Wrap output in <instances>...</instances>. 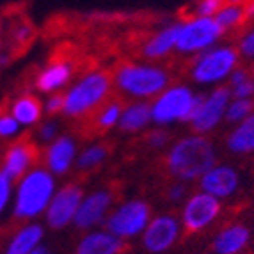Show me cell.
<instances>
[{"label": "cell", "instance_id": "35", "mask_svg": "<svg viewBox=\"0 0 254 254\" xmlns=\"http://www.w3.org/2000/svg\"><path fill=\"white\" fill-rule=\"evenodd\" d=\"M231 91V98H246V100H253L254 96V78L251 76L249 80L242 82L238 85H233L229 87Z\"/></svg>", "mask_w": 254, "mask_h": 254}, {"label": "cell", "instance_id": "33", "mask_svg": "<svg viewBox=\"0 0 254 254\" xmlns=\"http://www.w3.org/2000/svg\"><path fill=\"white\" fill-rule=\"evenodd\" d=\"M238 54L246 59H254V29L247 30L238 41Z\"/></svg>", "mask_w": 254, "mask_h": 254}, {"label": "cell", "instance_id": "6", "mask_svg": "<svg viewBox=\"0 0 254 254\" xmlns=\"http://www.w3.org/2000/svg\"><path fill=\"white\" fill-rule=\"evenodd\" d=\"M240 54L233 47H212L195 55L192 63V80L199 85H220L238 68Z\"/></svg>", "mask_w": 254, "mask_h": 254}, {"label": "cell", "instance_id": "34", "mask_svg": "<svg viewBox=\"0 0 254 254\" xmlns=\"http://www.w3.org/2000/svg\"><path fill=\"white\" fill-rule=\"evenodd\" d=\"M38 135L43 142H48V144H50L52 140H55L59 137V127H57L55 121H43V123L39 125Z\"/></svg>", "mask_w": 254, "mask_h": 254}, {"label": "cell", "instance_id": "42", "mask_svg": "<svg viewBox=\"0 0 254 254\" xmlns=\"http://www.w3.org/2000/svg\"><path fill=\"white\" fill-rule=\"evenodd\" d=\"M30 254H50V253H48V249L45 246H39V247H36Z\"/></svg>", "mask_w": 254, "mask_h": 254}, {"label": "cell", "instance_id": "39", "mask_svg": "<svg viewBox=\"0 0 254 254\" xmlns=\"http://www.w3.org/2000/svg\"><path fill=\"white\" fill-rule=\"evenodd\" d=\"M30 38V27L29 25H20L14 29V39L18 43H25Z\"/></svg>", "mask_w": 254, "mask_h": 254}, {"label": "cell", "instance_id": "11", "mask_svg": "<svg viewBox=\"0 0 254 254\" xmlns=\"http://www.w3.org/2000/svg\"><path fill=\"white\" fill-rule=\"evenodd\" d=\"M182 233V222L174 215L162 213L151 217L142 233V247L149 254H164L178 242Z\"/></svg>", "mask_w": 254, "mask_h": 254}, {"label": "cell", "instance_id": "1", "mask_svg": "<svg viewBox=\"0 0 254 254\" xmlns=\"http://www.w3.org/2000/svg\"><path fill=\"white\" fill-rule=\"evenodd\" d=\"M167 171L178 182H197L217 164L215 144L206 135L190 133L178 139L167 151Z\"/></svg>", "mask_w": 254, "mask_h": 254}, {"label": "cell", "instance_id": "41", "mask_svg": "<svg viewBox=\"0 0 254 254\" xmlns=\"http://www.w3.org/2000/svg\"><path fill=\"white\" fill-rule=\"evenodd\" d=\"M7 59H9V55L5 54L4 48H0V69H2L5 64H7Z\"/></svg>", "mask_w": 254, "mask_h": 254}, {"label": "cell", "instance_id": "28", "mask_svg": "<svg viewBox=\"0 0 254 254\" xmlns=\"http://www.w3.org/2000/svg\"><path fill=\"white\" fill-rule=\"evenodd\" d=\"M121 110L123 107L119 105V103H109L105 105L102 110H100V114H98V127L102 128H114L119 125V118H121Z\"/></svg>", "mask_w": 254, "mask_h": 254}, {"label": "cell", "instance_id": "25", "mask_svg": "<svg viewBox=\"0 0 254 254\" xmlns=\"http://www.w3.org/2000/svg\"><path fill=\"white\" fill-rule=\"evenodd\" d=\"M107 148L103 144H91L85 149H82L76 157V167L82 171H89L96 165L103 164L107 158Z\"/></svg>", "mask_w": 254, "mask_h": 254}, {"label": "cell", "instance_id": "17", "mask_svg": "<svg viewBox=\"0 0 254 254\" xmlns=\"http://www.w3.org/2000/svg\"><path fill=\"white\" fill-rule=\"evenodd\" d=\"M123 240H119L107 229H91L76 244L75 254H119Z\"/></svg>", "mask_w": 254, "mask_h": 254}, {"label": "cell", "instance_id": "29", "mask_svg": "<svg viewBox=\"0 0 254 254\" xmlns=\"http://www.w3.org/2000/svg\"><path fill=\"white\" fill-rule=\"evenodd\" d=\"M20 123L13 118L11 112L0 114V139H13L20 133Z\"/></svg>", "mask_w": 254, "mask_h": 254}, {"label": "cell", "instance_id": "10", "mask_svg": "<svg viewBox=\"0 0 254 254\" xmlns=\"http://www.w3.org/2000/svg\"><path fill=\"white\" fill-rule=\"evenodd\" d=\"M219 213L220 201L215 199L213 195L199 190L185 201L180 222H182V228H185L187 231L197 233V231L206 229L208 226H212L219 217Z\"/></svg>", "mask_w": 254, "mask_h": 254}, {"label": "cell", "instance_id": "43", "mask_svg": "<svg viewBox=\"0 0 254 254\" xmlns=\"http://www.w3.org/2000/svg\"><path fill=\"white\" fill-rule=\"evenodd\" d=\"M226 4H235V5H242L244 2H247V0H224Z\"/></svg>", "mask_w": 254, "mask_h": 254}, {"label": "cell", "instance_id": "22", "mask_svg": "<svg viewBox=\"0 0 254 254\" xmlns=\"http://www.w3.org/2000/svg\"><path fill=\"white\" fill-rule=\"evenodd\" d=\"M226 148L233 155L254 153V112L238 125H233L226 137Z\"/></svg>", "mask_w": 254, "mask_h": 254}, {"label": "cell", "instance_id": "31", "mask_svg": "<svg viewBox=\"0 0 254 254\" xmlns=\"http://www.w3.org/2000/svg\"><path fill=\"white\" fill-rule=\"evenodd\" d=\"M224 0H199L195 5V16L215 18V14L224 7Z\"/></svg>", "mask_w": 254, "mask_h": 254}, {"label": "cell", "instance_id": "9", "mask_svg": "<svg viewBox=\"0 0 254 254\" xmlns=\"http://www.w3.org/2000/svg\"><path fill=\"white\" fill-rule=\"evenodd\" d=\"M231 102V91L228 85H217L210 93L199 94L197 105L192 114L190 125L194 133L206 135L226 119V109Z\"/></svg>", "mask_w": 254, "mask_h": 254}, {"label": "cell", "instance_id": "24", "mask_svg": "<svg viewBox=\"0 0 254 254\" xmlns=\"http://www.w3.org/2000/svg\"><path fill=\"white\" fill-rule=\"evenodd\" d=\"M11 114L16 119L20 127H34L39 123L43 114V105L32 94H23L16 98L11 105Z\"/></svg>", "mask_w": 254, "mask_h": 254}, {"label": "cell", "instance_id": "13", "mask_svg": "<svg viewBox=\"0 0 254 254\" xmlns=\"http://www.w3.org/2000/svg\"><path fill=\"white\" fill-rule=\"evenodd\" d=\"M110 206H112V194L105 189L84 194L73 226L82 231L96 229V226L105 222L107 215L110 213Z\"/></svg>", "mask_w": 254, "mask_h": 254}, {"label": "cell", "instance_id": "36", "mask_svg": "<svg viewBox=\"0 0 254 254\" xmlns=\"http://www.w3.org/2000/svg\"><path fill=\"white\" fill-rule=\"evenodd\" d=\"M64 107V96L63 94H50V96L45 100V112L47 114H57V112H63Z\"/></svg>", "mask_w": 254, "mask_h": 254}, {"label": "cell", "instance_id": "26", "mask_svg": "<svg viewBox=\"0 0 254 254\" xmlns=\"http://www.w3.org/2000/svg\"><path fill=\"white\" fill-rule=\"evenodd\" d=\"M254 112V100L246 98H231L228 109H226V121L231 125H238Z\"/></svg>", "mask_w": 254, "mask_h": 254}, {"label": "cell", "instance_id": "27", "mask_svg": "<svg viewBox=\"0 0 254 254\" xmlns=\"http://www.w3.org/2000/svg\"><path fill=\"white\" fill-rule=\"evenodd\" d=\"M244 20H246V11H244L242 5H235V4H224V7L215 14V21L222 27L224 32L240 25Z\"/></svg>", "mask_w": 254, "mask_h": 254}, {"label": "cell", "instance_id": "20", "mask_svg": "<svg viewBox=\"0 0 254 254\" xmlns=\"http://www.w3.org/2000/svg\"><path fill=\"white\" fill-rule=\"evenodd\" d=\"M43 238H45V228L38 222H29L13 235L4 254H30L36 247L41 246Z\"/></svg>", "mask_w": 254, "mask_h": 254}, {"label": "cell", "instance_id": "18", "mask_svg": "<svg viewBox=\"0 0 254 254\" xmlns=\"http://www.w3.org/2000/svg\"><path fill=\"white\" fill-rule=\"evenodd\" d=\"M71 76H73L71 64L64 63V61H55V63L48 64L47 68L38 75L36 87L41 93L57 94V91H61L63 87H66L69 84Z\"/></svg>", "mask_w": 254, "mask_h": 254}, {"label": "cell", "instance_id": "15", "mask_svg": "<svg viewBox=\"0 0 254 254\" xmlns=\"http://www.w3.org/2000/svg\"><path fill=\"white\" fill-rule=\"evenodd\" d=\"M76 157H78V149H76L75 139L69 135H59L48 144L45 153L47 169L54 176L66 174L76 164Z\"/></svg>", "mask_w": 254, "mask_h": 254}, {"label": "cell", "instance_id": "38", "mask_svg": "<svg viewBox=\"0 0 254 254\" xmlns=\"http://www.w3.org/2000/svg\"><path fill=\"white\" fill-rule=\"evenodd\" d=\"M249 78H251V75L246 71V69H244V68H237L233 73H231V75H229V78H228L229 85H228V87H233V85H238V84H242V82L249 80Z\"/></svg>", "mask_w": 254, "mask_h": 254}, {"label": "cell", "instance_id": "14", "mask_svg": "<svg viewBox=\"0 0 254 254\" xmlns=\"http://www.w3.org/2000/svg\"><path fill=\"white\" fill-rule=\"evenodd\" d=\"M199 190L213 195L215 199H228L240 187V174L229 164H215L199 180Z\"/></svg>", "mask_w": 254, "mask_h": 254}, {"label": "cell", "instance_id": "19", "mask_svg": "<svg viewBox=\"0 0 254 254\" xmlns=\"http://www.w3.org/2000/svg\"><path fill=\"white\" fill-rule=\"evenodd\" d=\"M32 160H34V155H32L30 146L25 142H16L5 153L2 171L14 182V180L25 176L32 169Z\"/></svg>", "mask_w": 254, "mask_h": 254}, {"label": "cell", "instance_id": "4", "mask_svg": "<svg viewBox=\"0 0 254 254\" xmlns=\"http://www.w3.org/2000/svg\"><path fill=\"white\" fill-rule=\"evenodd\" d=\"M110 87H112V82L107 73H85L63 94V114L66 118H80V116L89 114L91 110H94L98 105L105 102V98L110 93Z\"/></svg>", "mask_w": 254, "mask_h": 254}, {"label": "cell", "instance_id": "2", "mask_svg": "<svg viewBox=\"0 0 254 254\" xmlns=\"http://www.w3.org/2000/svg\"><path fill=\"white\" fill-rule=\"evenodd\" d=\"M57 192L55 176L45 167H34L21 176L14 189L13 213L21 220H30L47 212L52 197Z\"/></svg>", "mask_w": 254, "mask_h": 254}, {"label": "cell", "instance_id": "23", "mask_svg": "<svg viewBox=\"0 0 254 254\" xmlns=\"http://www.w3.org/2000/svg\"><path fill=\"white\" fill-rule=\"evenodd\" d=\"M176 38H178V23H171L151 36L142 47L146 59H164L176 50Z\"/></svg>", "mask_w": 254, "mask_h": 254}, {"label": "cell", "instance_id": "21", "mask_svg": "<svg viewBox=\"0 0 254 254\" xmlns=\"http://www.w3.org/2000/svg\"><path fill=\"white\" fill-rule=\"evenodd\" d=\"M153 123L151 119V107L148 102H137L127 105L121 110V118H119V130L127 131V133H137L142 131Z\"/></svg>", "mask_w": 254, "mask_h": 254}, {"label": "cell", "instance_id": "30", "mask_svg": "<svg viewBox=\"0 0 254 254\" xmlns=\"http://www.w3.org/2000/svg\"><path fill=\"white\" fill-rule=\"evenodd\" d=\"M13 199V180L0 169V215L5 212Z\"/></svg>", "mask_w": 254, "mask_h": 254}, {"label": "cell", "instance_id": "37", "mask_svg": "<svg viewBox=\"0 0 254 254\" xmlns=\"http://www.w3.org/2000/svg\"><path fill=\"white\" fill-rule=\"evenodd\" d=\"M185 195H187V187L183 185V182L173 183V185L169 187V190H167V197H169L171 201H182Z\"/></svg>", "mask_w": 254, "mask_h": 254}, {"label": "cell", "instance_id": "8", "mask_svg": "<svg viewBox=\"0 0 254 254\" xmlns=\"http://www.w3.org/2000/svg\"><path fill=\"white\" fill-rule=\"evenodd\" d=\"M224 34L222 27L215 18L194 16L190 20L178 23V38H176V52L185 55H197L217 45Z\"/></svg>", "mask_w": 254, "mask_h": 254}, {"label": "cell", "instance_id": "3", "mask_svg": "<svg viewBox=\"0 0 254 254\" xmlns=\"http://www.w3.org/2000/svg\"><path fill=\"white\" fill-rule=\"evenodd\" d=\"M114 82L118 89L140 102L157 98L169 85V75L162 66L148 63L123 64L116 71Z\"/></svg>", "mask_w": 254, "mask_h": 254}, {"label": "cell", "instance_id": "7", "mask_svg": "<svg viewBox=\"0 0 254 254\" xmlns=\"http://www.w3.org/2000/svg\"><path fill=\"white\" fill-rule=\"evenodd\" d=\"M151 220V208L142 199H128L119 204L105 219V229L119 240H130L144 233Z\"/></svg>", "mask_w": 254, "mask_h": 254}, {"label": "cell", "instance_id": "12", "mask_svg": "<svg viewBox=\"0 0 254 254\" xmlns=\"http://www.w3.org/2000/svg\"><path fill=\"white\" fill-rule=\"evenodd\" d=\"M82 197L84 192L78 185H66L63 189H57L45 212L47 224L52 229H64L73 224Z\"/></svg>", "mask_w": 254, "mask_h": 254}, {"label": "cell", "instance_id": "32", "mask_svg": "<svg viewBox=\"0 0 254 254\" xmlns=\"http://www.w3.org/2000/svg\"><path fill=\"white\" fill-rule=\"evenodd\" d=\"M146 142H148L149 148L162 149L169 144V133H167V130L162 127L153 128V130L148 133V137H146Z\"/></svg>", "mask_w": 254, "mask_h": 254}, {"label": "cell", "instance_id": "16", "mask_svg": "<svg viewBox=\"0 0 254 254\" xmlns=\"http://www.w3.org/2000/svg\"><path fill=\"white\" fill-rule=\"evenodd\" d=\"M251 231L246 224L235 222L226 226L215 235L212 244L213 254H240L242 251L249 246Z\"/></svg>", "mask_w": 254, "mask_h": 254}, {"label": "cell", "instance_id": "40", "mask_svg": "<svg viewBox=\"0 0 254 254\" xmlns=\"http://www.w3.org/2000/svg\"><path fill=\"white\" fill-rule=\"evenodd\" d=\"M244 11H246V18H247V20L254 18V0H251L249 4H247V7H244Z\"/></svg>", "mask_w": 254, "mask_h": 254}, {"label": "cell", "instance_id": "5", "mask_svg": "<svg viewBox=\"0 0 254 254\" xmlns=\"http://www.w3.org/2000/svg\"><path fill=\"white\" fill-rule=\"evenodd\" d=\"M197 100H199V94H195L189 85H167L149 103L153 123L157 127L183 123V121L189 123L197 105Z\"/></svg>", "mask_w": 254, "mask_h": 254}]
</instances>
